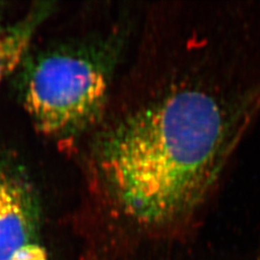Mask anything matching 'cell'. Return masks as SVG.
<instances>
[{"label": "cell", "instance_id": "cell-1", "mask_svg": "<svg viewBox=\"0 0 260 260\" xmlns=\"http://www.w3.org/2000/svg\"><path fill=\"white\" fill-rule=\"evenodd\" d=\"M259 16L246 1L143 6L85 154L90 203L119 238L169 237L205 210L259 116Z\"/></svg>", "mask_w": 260, "mask_h": 260}, {"label": "cell", "instance_id": "cell-2", "mask_svg": "<svg viewBox=\"0 0 260 260\" xmlns=\"http://www.w3.org/2000/svg\"><path fill=\"white\" fill-rule=\"evenodd\" d=\"M142 10L121 3L103 28L29 51L16 89L41 134L74 141L95 128L129 55Z\"/></svg>", "mask_w": 260, "mask_h": 260}, {"label": "cell", "instance_id": "cell-3", "mask_svg": "<svg viewBox=\"0 0 260 260\" xmlns=\"http://www.w3.org/2000/svg\"><path fill=\"white\" fill-rule=\"evenodd\" d=\"M37 194L20 168L0 170V260H47L39 237Z\"/></svg>", "mask_w": 260, "mask_h": 260}, {"label": "cell", "instance_id": "cell-4", "mask_svg": "<svg viewBox=\"0 0 260 260\" xmlns=\"http://www.w3.org/2000/svg\"><path fill=\"white\" fill-rule=\"evenodd\" d=\"M54 10V2H36L14 22L0 23V84L18 72L30 51L38 29Z\"/></svg>", "mask_w": 260, "mask_h": 260}, {"label": "cell", "instance_id": "cell-5", "mask_svg": "<svg viewBox=\"0 0 260 260\" xmlns=\"http://www.w3.org/2000/svg\"><path fill=\"white\" fill-rule=\"evenodd\" d=\"M4 7H3V3H1L0 2V18H1V15H2V13H3V11H4Z\"/></svg>", "mask_w": 260, "mask_h": 260}, {"label": "cell", "instance_id": "cell-6", "mask_svg": "<svg viewBox=\"0 0 260 260\" xmlns=\"http://www.w3.org/2000/svg\"><path fill=\"white\" fill-rule=\"evenodd\" d=\"M2 164H3V161H0V170H1V167H2Z\"/></svg>", "mask_w": 260, "mask_h": 260}]
</instances>
